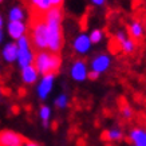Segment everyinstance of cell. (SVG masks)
Listing matches in <instances>:
<instances>
[{
	"label": "cell",
	"mask_w": 146,
	"mask_h": 146,
	"mask_svg": "<svg viewBox=\"0 0 146 146\" xmlns=\"http://www.w3.org/2000/svg\"><path fill=\"white\" fill-rule=\"evenodd\" d=\"M62 19H63L62 7H52L44 13V20H46V26H47V35H48V48L47 50H50V52L58 54L63 46Z\"/></svg>",
	"instance_id": "6da1fadb"
},
{
	"label": "cell",
	"mask_w": 146,
	"mask_h": 146,
	"mask_svg": "<svg viewBox=\"0 0 146 146\" xmlns=\"http://www.w3.org/2000/svg\"><path fill=\"white\" fill-rule=\"evenodd\" d=\"M30 42L34 48L38 51H44L48 48V35H47V26H46L44 15L31 13L30 22Z\"/></svg>",
	"instance_id": "7a4b0ae2"
},
{
	"label": "cell",
	"mask_w": 146,
	"mask_h": 146,
	"mask_svg": "<svg viewBox=\"0 0 146 146\" xmlns=\"http://www.w3.org/2000/svg\"><path fill=\"white\" fill-rule=\"evenodd\" d=\"M62 59L58 54L50 52V51H38L34 56V66H35L38 74L40 75H48L55 74L60 68Z\"/></svg>",
	"instance_id": "3957f363"
},
{
	"label": "cell",
	"mask_w": 146,
	"mask_h": 146,
	"mask_svg": "<svg viewBox=\"0 0 146 146\" xmlns=\"http://www.w3.org/2000/svg\"><path fill=\"white\" fill-rule=\"evenodd\" d=\"M16 44H18V59H16V60H18L20 68L32 64V63H34L35 54H34V51L31 50L30 39L24 35V36H22L20 39H18Z\"/></svg>",
	"instance_id": "277c9868"
},
{
	"label": "cell",
	"mask_w": 146,
	"mask_h": 146,
	"mask_svg": "<svg viewBox=\"0 0 146 146\" xmlns=\"http://www.w3.org/2000/svg\"><path fill=\"white\" fill-rule=\"evenodd\" d=\"M26 138L12 130L0 131V146H22Z\"/></svg>",
	"instance_id": "5b68a950"
},
{
	"label": "cell",
	"mask_w": 146,
	"mask_h": 146,
	"mask_svg": "<svg viewBox=\"0 0 146 146\" xmlns=\"http://www.w3.org/2000/svg\"><path fill=\"white\" fill-rule=\"evenodd\" d=\"M71 78L76 82H83V80L87 79V67H86V63L83 60H76V62L72 63L70 70Z\"/></svg>",
	"instance_id": "8992f818"
},
{
	"label": "cell",
	"mask_w": 146,
	"mask_h": 146,
	"mask_svg": "<svg viewBox=\"0 0 146 146\" xmlns=\"http://www.w3.org/2000/svg\"><path fill=\"white\" fill-rule=\"evenodd\" d=\"M54 75H55V74H48V75H44L42 78L39 86H38V89H36L40 99H46V98L48 97V94L51 93L52 84H54Z\"/></svg>",
	"instance_id": "52a82bcc"
},
{
	"label": "cell",
	"mask_w": 146,
	"mask_h": 146,
	"mask_svg": "<svg viewBox=\"0 0 146 146\" xmlns=\"http://www.w3.org/2000/svg\"><path fill=\"white\" fill-rule=\"evenodd\" d=\"M110 56L106 55V54H101V55H98L93 59V62H91V70L98 72V74H101V72H105V71L110 67Z\"/></svg>",
	"instance_id": "ba28073f"
},
{
	"label": "cell",
	"mask_w": 146,
	"mask_h": 146,
	"mask_svg": "<svg viewBox=\"0 0 146 146\" xmlns=\"http://www.w3.org/2000/svg\"><path fill=\"white\" fill-rule=\"evenodd\" d=\"M74 50H75V52L78 54H87L91 48V42H90V38L86 34H80L78 38L74 39V44H72Z\"/></svg>",
	"instance_id": "9c48e42d"
},
{
	"label": "cell",
	"mask_w": 146,
	"mask_h": 146,
	"mask_svg": "<svg viewBox=\"0 0 146 146\" xmlns=\"http://www.w3.org/2000/svg\"><path fill=\"white\" fill-rule=\"evenodd\" d=\"M129 139L134 146H146V129L134 127L129 133Z\"/></svg>",
	"instance_id": "30bf717a"
},
{
	"label": "cell",
	"mask_w": 146,
	"mask_h": 146,
	"mask_svg": "<svg viewBox=\"0 0 146 146\" xmlns=\"http://www.w3.org/2000/svg\"><path fill=\"white\" fill-rule=\"evenodd\" d=\"M7 30H8V35L11 36L12 39L18 40V39H20L22 36H24L27 28H26V24L23 22H9Z\"/></svg>",
	"instance_id": "8fae6325"
},
{
	"label": "cell",
	"mask_w": 146,
	"mask_h": 146,
	"mask_svg": "<svg viewBox=\"0 0 146 146\" xmlns=\"http://www.w3.org/2000/svg\"><path fill=\"white\" fill-rule=\"evenodd\" d=\"M38 71H36L35 66L34 64H30V66H26L22 68V79L24 83L27 84H32L38 80Z\"/></svg>",
	"instance_id": "7c38bea8"
},
{
	"label": "cell",
	"mask_w": 146,
	"mask_h": 146,
	"mask_svg": "<svg viewBox=\"0 0 146 146\" xmlns=\"http://www.w3.org/2000/svg\"><path fill=\"white\" fill-rule=\"evenodd\" d=\"M3 58L5 59V62L12 63L18 59V44L16 43H8L4 46L3 48Z\"/></svg>",
	"instance_id": "4fadbf2b"
},
{
	"label": "cell",
	"mask_w": 146,
	"mask_h": 146,
	"mask_svg": "<svg viewBox=\"0 0 146 146\" xmlns=\"http://www.w3.org/2000/svg\"><path fill=\"white\" fill-rule=\"evenodd\" d=\"M129 34H130V38L134 40L141 39L143 34H145V30H143V26H142L141 22H133L130 26H129Z\"/></svg>",
	"instance_id": "5bb4252c"
},
{
	"label": "cell",
	"mask_w": 146,
	"mask_h": 146,
	"mask_svg": "<svg viewBox=\"0 0 146 146\" xmlns=\"http://www.w3.org/2000/svg\"><path fill=\"white\" fill-rule=\"evenodd\" d=\"M9 22H22L24 19V11H23L20 7H13L9 11Z\"/></svg>",
	"instance_id": "9a60e30c"
},
{
	"label": "cell",
	"mask_w": 146,
	"mask_h": 146,
	"mask_svg": "<svg viewBox=\"0 0 146 146\" xmlns=\"http://www.w3.org/2000/svg\"><path fill=\"white\" fill-rule=\"evenodd\" d=\"M121 50L123 51V52L126 54H131L135 51V47H137V44H135V40L131 39V38H126V39L121 43Z\"/></svg>",
	"instance_id": "2e32d148"
},
{
	"label": "cell",
	"mask_w": 146,
	"mask_h": 146,
	"mask_svg": "<svg viewBox=\"0 0 146 146\" xmlns=\"http://www.w3.org/2000/svg\"><path fill=\"white\" fill-rule=\"evenodd\" d=\"M39 117H40V119H42V122H43V126L48 127L50 118H51V109L48 106H42L39 110Z\"/></svg>",
	"instance_id": "e0dca14e"
},
{
	"label": "cell",
	"mask_w": 146,
	"mask_h": 146,
	"mask_svg": "<svg viewBox=\"0 0 146 146\" xmlns=\"http://www.w3.org/2000/svg\"><path fill=\"white\" fill-rule=\"evenodd\" d=\"M103 137L106 138V139H109V141H119L123 137V133L119 129H110V130H107L106 133H105Z\"/></svg>",
	"instance_id": "ac0fdd59"
},
{
	"label": "cell",
	"mask_w": 146,
	"mask_h": 146,
	"mask_svg": "<svg viewBox=\"0 0 146 146\" xmlns=\"http://www.w3.org/2000/svg\"><path fill=\"white\" fill-rule=\"evenodd\" d=\"M89 38H90L91 44H97V43H99L102 40V38H103V32H102L101 30H93L91 34L89 35Z\"/></svg>",
	"instance_id": "d6986e66"
},
{
	"label": "cell",
	"mask_w": 146,
	"mask_h": 146,
	"mask_svg": "<svg viewBox=\"0 0 146 146\" xmlns=\"http://www.w3.org/2000/svg\"><path fill=\"white\" fill-rule=\"evenodd\" d=\"M55 105H56V107H59V109L67 107V105H68V98H67L66 94H60V95L55 99Z\"/></svg>",
	"instance_id": "ffe728a7"
},
{
	"label": "cell",
	"mask_w": 146,
	"mask_h": 146,
	"mask_svg": "<svg viewBox=\"0 0 146 146\" xmlns=\"http://www.w3.org/2000/svg\"><path fill=\"white\" fill-rule=\"evenodd\" d=\"M121 113H122V117H123V118H126V119H130V118L133 117V109H131L130 106H127V105L122 106Z\"/></svg>",
	"instance_id": "44dd1931"
},
{
	"label": "cell",
	"mask_w": 146,
	"mask_h": 146,
	"mask_svg": "<svg viewBox=\"0 0 146 146\" xmlns=\"http://www.w3.org/2000/svg\"><path fill=\"white\" fill-rule=\"evenodd\" d=\"M126 38H127V36H126L125 31H118L117 32V35H115V40H117V43H118V44H121Z\"/></svg>",
	"instance_id": "7402d4cb"
},
{
	"label": "cell",
	"mask_w": 146,
	"mask_h": 146,
	"mask_svg": "<svg viewBox=\"0 0 146 146\" xmlns=\"http://www.w3.org/2000/svg\"><path fill=\"white\" fill-rule=\"evenodd\" d=\"M98 76H99V74H98V72H95V71H93V70L87 74V78H89V79H91V80L98 79Z\"/></svg>",
	"instance_id": "603a6c76"
},
{
	"label": "cell",
	"mask_w": 146,
	"mask_h": 146,
	"mask_svg": "<svg viewBox=\"0 0 146 146\" xmlns=\"http://www.w3.org/2000/svg\"><path fill=\"white\" fill-rule=\"evenodd\" d=\"M22 146H40L39 143H36V142H32V141H28V139H24Z\"/></svg>",
	"instance_id": "cb8c5ba5"
},
{
	"label": "cell",
	"mask_w": 146,
	"mask_h": 146,
	"mask_svg": "<svg viewBox=\"0 0 146 146\" xmlns=\"http://www.w3.org/2000/svg\"><path fill=\"white\" fill-rule=\"evenodd\" d=\"M63 3V0H51V4L52 7H60Z\"/></svg>",
	"instance_id": "d4e9b609"
},
{
	"label": "cell",
	"mask_w": 146,
	"mask_h": 146,
	"mask_svg": "<svg viewBox=\"0 0 146 146\" xmlns=\"http://www.w3.org/2000/svg\"><path fill=\"white\" fill-rule=\"evenodd\" d=\"M105 1H106V0H91V3L95 4V5H103L105 4Z\"/></svg>",
	"instance_id": "484cf974"
},
{
	"label": "cell",
	"mask_w": 146,
	"mask_h": 146,
	"mask_svg": "<svg viewBox=\"0 0 146 146\" xmlns=\"http://www.w3.org/2000/svg\"><path fill=\"white\" fill-rule=\"evenodd\" d=\"M38 3V0H28V4H30V8L35 7V4Z\"/></svg>",
	"instance_id": "4316f807"
},
{
	"label": "cell",
	"mask_w": 146,
	"mask_h": 146,
	"mask_svg": "<svg viewBox=\"0 0 146 146\" xmlns=\"http://www.w3.org/2000/svg\"><path fill=\"white\" fill-rule=\"evenodd\" d=\"M3 28V18H1V15H0V30Z\"/></svg>",
	"instance_id": "83f0119b"
},
{
	"label": "cell",
	"mask_w": 146,
	"mask_h": 146,
	"mask_svg": "<svg viewBox=\"0 0 146 146\" xmlns=\"http://www.w3.org/2000/svg\"><path fill=\"white\" fill-rule=\"evenodd\" d=\"M1 40H3V31L0 30V43H1Z\"/></svg>",
	"instance_id": "f1b7e54d"
},
{
	"label": "cell",
	"mask_w": 146,
	"mask_h": 146,
	"mask_svg": "<svg viewBox=\"0 0 146 146\" xmlns=\"http://www.w3.org/2000/svg\"><path fill=\"white\" fill-rule=\"evenodd\" d=\"M0 94H1V89H0Z\"/></svg>",
	"instance_id": "f546056e"
},
{
	"label": "cell",
	"mask_w": 146,
	"mask_h": 146,
	"mask_svg": "<svg viewBox=\"0 0 146 146\" xmlns=\"http://www.w3.org/2000/svg\"><path fill=\"white\" fill-rule=\"evenodd\" d=\"M1 1H3V0H0V3H1Z\"/></svg>",
	"instance_id": "4dcf8cb0"
}]
</instances>
